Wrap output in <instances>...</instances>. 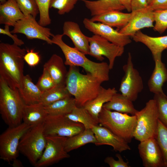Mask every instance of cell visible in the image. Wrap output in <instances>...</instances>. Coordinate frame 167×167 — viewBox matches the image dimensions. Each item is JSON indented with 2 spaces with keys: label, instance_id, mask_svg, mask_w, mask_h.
I'll return each mask as SVG.
<instances>
[{
  "label": "cell",
  "instance_id": "obj_47",
  "mask_svg": "<svg viewBox=\"0 0 167 167\" xmlns=\"http://www.w3.org/2000/svg\"><path fill=\"white\" fill-rule=\"evenodd\" d=\"M7 0H0V3L2 4L5 3Z\"/></svg>",
  "mask_w": 167,
  "mask_h": 167
},
{
  "label": "cell",
  "instance_id": "obj_39",
  "mask_svg": "<svg viewBox=\"0 0 167 167\" xmlns=\"http://www.w3.org/2000/svg\"><path fill=\"white\" fill-rule=\"evenodd\" d=\"M36 85L42 92L56 85L48 71L44 68H43L42 74L39 78Z\"/></svg>",
  "mask_w": 167,
  "mask_h": 167
},
{
  "label": "cell",
  "instance_id": "obj_4",
  "mask_svg": "<svg viewBox=\"0 0 167 167\" xmlns=\"http://www.w3.org/2000/svg\"><path fill=\"white\" fill-rule=\"evenodd\" d=\"M25 105L18 89L11 88L0 77V113L8 126H16L22 122Z\"/></svg>",
  "mask_w": 167,
  "mask_h": 167
},
{
  "label": "cell",
  "instance_id": "obj_31",
  "mask_svg": "<svg viewBox=\"0 0 167 167\" xmlns=\"http://www.w3.org/2000/svg\"><path fill=\"white\" fill-rule=\"evenodd\" d=\"M65 115L70 120L83 124L85 129H92L99 124L84 107L76 106L71 113Z\"/></svg>",
  "mask_w": 167,
  "mask_h": 167
},
{
  "label": "cell",
  "instance_id": "obj_48",
  "mask_svg": "<svg viewBox=\"0 0 167 167\" xmlns=\"http://www.w3.org/2000/svg\"><path fill=\"white\" fill-rule=\"evenodd\" d=\"M153 0H147L148 5L152 2Z\"/></svg>",
  "mask_w": 167,
  "mask_h": 167
},
{
  "label": "cell",
  "instance_id": "obj_30",
  "mask_svg": "<svg viewBox=\"0 0 167 167\" xmlns=\"http://www.w3.org/2000/svg\"><path fill=\"white\" fill-rule=\"evenodd\" d=\"M76 106L75 98L70 96L45 106V108L48 115H66L71 113Z\"/></svg>",
  "mask_w": 167,
  "mask_h": 167
},
{
  "label": "cell",
  "instance_id": "obj_40",
  "mask_svg": "<svg viewBox=\"0 0 167 167\" xmlns=\"http://www.w3.org/2000/svg\"><path fill=\"white\" fill-rule=\"evenodd\" d=\"M116 156L118 158L115 160L112 156H107L104 160L105 162L108 164L110 167H129L128 162L124 161L121 155L118 153L116 154Z\"/></svg>",
  "mask_w": 167,
  "mask_h": 167
},
{
  "label": "cell",
  "instance_id": "obj_5",
  "mask_svg": "<svg viewBox=\"0 0 167 167\" xmlns=\"http://www.w3.org/2000/svg\"><path fill=\"white\" fill-rule=\"evenodd\" d=\"M136 116L112 111L103 107L98 118L99 124L123 138L128 143L133 138L136 124Z\"/></svg>",
  "mask_w": 167,
  "mask_h": 167
},
{
  "label": "cell",
  "instance_id": "obj_2",
  "mask_svg": "<svg viewBox=\"0 0 167 167\" xmlns=\"http://www.w3.org/2000/svg\"><path fill=\"white\" fill-rule=\"evenodd\" d=\"M102 83L91 74H83L76 66H70L65 85L69 93L74 96L76 106L84 107L98 95Z\"/></svg>",
  "mask_w": 167,
  "mask_h": 167
},
{
  "label": "cell",
  "instance_id": "obj_28",
  "mask_svg": "<svg viewBox=\"0 0 167 167\" xmlns=\"http://www.w3.org/2000/svg\"><path fill=\"white\" fill-rule=\"evenodd\" d=\"M132 102L122 94L117 92L109 101L104 105L103 107L110 110L134 115L138 110L134 107Z\"/></svg>",
  "mask_w": 167,
  "mask_h": 167
},
{
  "label": "cell",
  "instance_id": "obj_24",
  "mask_svg": "<svg viewBox=\"0 0 167 167\" xmlns=\"http://www.w3.org/2000/svg\"><path fill=\"white\" fill-rule=\"evenodd\" d=\"M89 11L92 16L113 11H122L125 9L120 0H81Z\"/></svg>",
  "mask_w": 167,
  "mask_h": 167
},
{
  "label": "cell",
  "instance_id": "obj_16",
  "mask_svg": "<svg viewBox=\"0 0 167 167\" xmlns=\"http://www.w3.org/2000/svg\"><path fill=\"white\" fill-rule=\"evenodd\" d=\"M140 142L138 150L143 166L164 167L162 153L155 138H150Z\"/></svg>",
  "mask_w": 167,
  "mask_h": 167
},
{
  "label": "cell",
  "instance_id": "obj_3",
  "mask_svg": "<svg viewBox=\"0 0 167 167\" xmlns=\"http://www.w3.org/2000/svg\"><path fill=\"white\" fill-rule=\"evenodd\" d=\"M63 36L62 34L54 35L51 39L53 43L58 46L63 53L65 65L81 67L102 82L109 80L110 69L109 64L105 62H96L89 60L85 54L65 43L62 40Z\"/></svg>",
  "mask_w": 167,
  "mask_h": 167
},
{
  "label": "cell",
  "instance_id": "obj_1",
  "mask_svg": "<svg viewBox=\"0 0 167 167\" xmlns=\"http://www.w3.org/2000/svg\"><path fill=\"white\" fill-rule=\"evenodd\" d=\"M27 50L14 43H0V77L13 89H20Z\"/></svg>",
  "mask_w": 167,
  "mask_h": 167
},
{
  "label": "cell",
  "instance_id": "obj_23",
  "mask_svg": "<svg viewBox=\"0 0 167 167\" xmlns=\"http://www.w3.org/2000/svg\"><path fill=\"white\" fill-rule=\"evenodd\" d=\"M131 16V13H125L121 11H113L92 16L90 19L94 22L104 24L112 27L117 28L119 30L127 24Z\"/></svg>",
  "mask_w": 167,
  "mask_h": 167
},
{
  "label": "cell",
  "instance_id": "obj_32",
  "mask_svg": "<svg viewBox=\"0 0 167 167\" xmlns=\"http://www.w3.org/2000/svg\"><path fill=\"white\" fill-rule=\"evenodd\" d=\"M70 96H72L68 91L65 84L56 85L42 92L40 102L45 106Z\"/></svg>",
  "mask_w": 167,
  "mask_h": 167
},
{
  "label": "cell",
  "instance_id": "obj_10",
  "mask_svg": "<svg viewBox=\"0 0 167 167\" xmlns=\"http://www.w3.org/2000/svg\"><path fill=\"white\" fill-rule=\"evenodd\" d=\"M89 54L97 60L102 61L105 57L109 60L110 70L113 69L115 59L123 54L124 47L115 45L97 35L88 37Z\"/></svg>",
  "mask_w": 167,
  "mask_h": 167
},
{
  "label": "cell",
  "instance_id": "obj_11",
  "mask_svg": "<svg viewBox=\"0 0 167 167\" xmlns=\"http://www.w3.org/2000/svg\"><path fill=\"white\" fill-rule=\"evenodd\" d=\"M125 74L121 83L119 91L132 102L137 99L143 88V80L138 71L134 68L130 53H128L127 63L123 66Z\"/></svg>",
  "mask_w": 167,
  "mask_h": 167
},
{
  "label": "cell",
  "instance_id": "obj_35",
  "mask_svg": "<svg viewBox=\"0 0 167 167\" xmlns=\"http://www.w3.org/2000/svg\"><path fill=\"white\" fill-rule=\"evenodd\" d=\"M38 6L40 15L38 23L42 26L46 27L51 23L49 15L50 0H36Z\"/></svg>",
  "mask_w": 167,
  "mask_h": 167
},
{
  "label": "cell",
  "instance_id": "obj_15",
  "mask_svg": "<svg viewBox=\"0 0 167 167\" xmlns=\"http://www.w3.org/2000/svg\"><path fill=\"white\" fill-rule=\"evenodd\" d=\"M127 24L118 30L119 32L132 37L140 30L145 28H153L154 11L147 7L131 12Z\"/></svg>",
  "mask_w": 167,
  "mask_h": 167
},
{
  "label": "cell",
  "instance_id": "obj_37",
  "mask_svg": "<svg viewBox=\"0 0 167 167\" xmlns=\"http://www.w3.org/2000/svg\"><path fill=\"white\" fill-rule=\"evenodd\" d=\"M78 0H50V8L58 10L60 15H63L70 12L74 7Z\"/></svg>",
  "mask_w": 167,
  "mask_h": 167
},
{
  "label": "cell",
  "instance_id": "obj_14",
  "mask_svg": "<svg viewBox=\"0 0 167 167\" xmlns=\"http://www.w3.org/2000/svg\"><path fill=\"white\" fill-rule=\"evenodd\" d=\"M83 23L85 27L94 34L99 35L117 45L124 47L131 42L130 36L104 24L94 22L87 18L84 19Z\"/></svg>",
  "mask_w": 167,
  "mask_h": 167
},
{
  "label": "cell",
  "instance_id": "obj_44",
  "mask_svg": "<svg viewBox=\"0 0 167 167\" xmlns=\"http://www.w3.org/2000/svg\"><path fill=\"white\" fill-rule=\"evenodd\" d=\"M148 4L147 0H131V12L147 7Z\"/></svg>",
  "mask_w": 167,
  "mask_h": 167
},
{
  "label": "cell",
  "instance_id": "obj_26",
  "mask_svg": "<svg viewBox=\"0 0 167 167\" xmlns=\"http://www.w3.org/2000/svg\"><path fill=\"white\" fill-rule=\"evenodd\" d=\"M136 42L145 45L150 50L152 55L162 53L167 48V35L152 37L145 34L140 30L132 37Z\"/></svg>",
  "mask_w": 167,
  "mask_h": 167
},
{
  "label": "cell",
  "instance_id": "obj_8",
  "mask_svg": "<svg viewBox=\"0 0 167 167\" xmlns=\"http://www.w3.org/2000/svg\"><path fill=\"white\" fill-rule=\"evenodd\" d=\"M32 127L22 122L10 127L0 135V158L10 163L19 155V146L24 134Z\"/></svg>",
  "mask_w": 167,
  "mask_h": 167
},
{
  "label": "cell",
  "instance_id": "obj_43",
  "mask_svg": "<svg viewBox=\"0 0 167 167\" xmlns=\"http://www.w3.org/2000/svg\"><path fill=\"white\" fill-rule=\"evenodd\" d=\"M148 7L153 11L167 9V0H153Z\"/></svg>",
  "mask_w": 167,
  "mask_h": 167
},
{
  "label": "cell",
  "instance_id": "obj_18",
  "mask_svg": "<svg viewBox=\"0 0 167 167\" xmlns=\"http://www.w3.org/2000/svg\"><path fill=\"white\" fill-rule=\"evenodd\" d=\"M161 54L158 53L152 55L155 67L148 83L149 91L154 94L164 93L162 87L167 81V69L162 61Z\"/></svg>",
  "mask_w": 167,
  "mask_h": 167
},
{
  "label": "cell",
  "instance_id": "obj_20",
  "mask_svg": "<svg viewBox=\"0 0 167 167\" xmlns=\"http://www.w3.org/2000/svg\"><path fill=\"white\" fill-rule=\"evenodd\" d=\"M117 91L114 88H105L102 86L98 95L84 107L98 123V118L104 105L109 101Z\"/></svg>",
  "mask_w": 167,
  "mask_h": 167
},
{
  "label": "cell",
  "instance_id": "obj_13",
  "mask_svg": "<svg viewBox=\"0 0 167 167\" xmlns=\"http://www.w3.org/2000/svg\"><path fill=\"white\" fill-rule=\"evenodd\" d=\"M11 31L13 34L24 35L28 39H38L46 42L49 45L53 44L51 37L54 35L50 28L42 26L35 18L29 15L18 21Z\"/></svg>",
  "mask_w": 167,
  "mask_h": 167
},
{
  "label": "cell",
  "instance_id": "obj_34",
  "mask_svg": "<svg viewBox=\"0 0 167 167\" xmlns=\"http://www.w3.org/2000/svg\"><path fill=\"white\" fill-rule=\"evenodd\" d=\"M158 113V119L167 127V96L165 93L154 94Z\"/></svg>",
  "mask_w": 167,
  "mask_h": 167
},
{
  "label": "cell",
  "instance_id": "obj_6",
  "mask_svg": "<svg viewBox=\"0 0 167 167\" xmlns=\"http://www.w3.org/2000/svg\"><path fill=\"white\" fill-rule=\"evenodd\" d=\"M43 123L29 129L22 136L19 144V152L34 166L41 157L46 144Z\"/></svg>",
  "mask_w": 167,
  "mask_h": 167
},
{
  "label": "cell",
  "instance_id": "obj_46",
  "mask_svg": "<svg viewBox=\"0 0 167 167\" xmlns=\"http://www.w3.org/2000/svg\"><path fill=\"white\" fill-rule=\"evenodd\" d=\"M12 162V163L11 165L14 167H23V165L21 162L17 159L14 160Z\"/></svg>",
  "mask_w": 167,
  "mask_h": 167
},
{
  "label": "cell",
  "instance_id": "obj_41",
  "mask_svg": "<svg viewBox=\"0 0 167 167\" xmlns=\"http://www.w3.org/2000/svg\"><path fill=\"white\" fill-rule=\"evenodd\" d=\"M24 61L30 66H34L37 65L40 61V57L38 53L33 50L27 51L24 57Z\"/></svg>",
  "mask_w": 167,
  "mask_h": 167
},
{
  "label": "cell",
  "instance_id": "obj_7",
  "mask_svg": "<svg viewBox=\"0 0 167 167\" xmlns=\"http://www.w3.org/2000/svg\"><path fill=\"white\" fill-rule=\"evenodd\" d=\"M135 115L137 122L133 135L135 139L141 142L155 138L157 132L158 113L155 100L153 99L148 101L143 109L138 110Z\"/></svg>",
  "mask_w": 167,
  "mask_h": 167
},
{
  "label": "cell",
  "instance_id": "obj_12",
  "mask_svg": "<svg viewBox=\"0 0 167 167\" xmlns=\"http://www.w3.org/2000/svg\"><path fill=\"white\" fill-rule=\"evenodd\" d=\"M46 144L43 152L35 167H46L69 158L70 155L65 149L67 137L57 136H45Z\"/></svg>",
  "mask_w": 167,
  "mask_h": 167
},
{
  "label": "cell",
  "instance_id": "obj_27",
  "mask_svg": "<svg viewBox=\"0 0 167 167\" xmlns=\"http://www.w3.org/2000/svg\"><path fill=\"white\" fill-rule=\"evenodd\" d=\"M19 92L24 103L29 105L40 102L42 93L32 82L29 75H24L21 88Z\"/></svg>",
  "mask_w": 167,
  "mask_h": 167
},
{
  "label": "cell",
  "instance_id": "obj_25",
  "mask_svg": "<svg viewBox=\"0 0 167 167\" xmlns=\"http://www.w3.org/2000/svg\"><path fill=\"white\" fill-rule=\"evenodd\" d=\"M48 115L45 106L40 102L25 105L22 120L23 122L32 127L43 123Z\"/></svg>",
  "mask_w": 167,
  "mask_h": 167
},
{
  "label": "cell",
  "instance_id": "obj_19",
  "mask_svg": "<svg viewBox=\"0 0 167 167\" xmlns=\"http://www.w3.org/2000/svg\"><path fill=\"white\" fill-rule=\"evenodd\" d=\"M62 29L63 36L66 35L71 39L75 48L85 55H89L88 36L82 32L77 23L66 21L63 24Z\"/></svg>",
  "mask_w": 167,
  "mask_h": 167
},
{
  "label": "cell",
  "instance_id": "obj_45",
  "mask_svg": "<svg viewBox=\"0 0 167 167\" xmlns=\"http://www.w3.org/2000/svg\"><path fill=\"white\" fill-rule=\"evenodd\" d=\"M131 0H120L122 4L129 12L131 11Z\"/></svg>",
  "mask_w": 167,
  "mask_h": 167
},
{
  "label": "cell",
  "instance_id": "obj_42",
  "mask_svg": "<svg viewBox=\"0 0 167 167\" xmlns=\"http://www.w3.org/2000/svg\"><path fill=\"white\" fill-rule=\"evenodd\" d=\"M9 26L7 25H5L4 28H0V33L3 35H7L11 37L13 40L14 44L19 46L24 44V42L21 40L19 39L15 34L14 35L11 32L9 29Z\"/></svg>",
  "mask_w": 167,
  "mask_h": 167
},
{
  "label": "cell",
  "instance_id": "obj_9",
  "mask_svg": "<svg viewBox=\"0 0 167 167\" xmlns=\"http://www.w3.org/2000/svg\"><path fill=\"white\" fill-rule=\"evenodd\" d=\"M43 126L45 136L69 137L85 130L83 124L70 120L65 115H48Z\"/></svg>",
  "mask_w": 167,
  "mask_h": 167
},
{
  "label": "cell",
  "instance_id": "obj_21",
  "mask_svg": "<svg viewBox=\"0 0 167 167\" xmlns=\"http://www.w3.org/2000/svg\"><path fill=\"white\" fill-rule=\"evenodd\" d=\"M25 17L15 0H7L0 4V24L14 27Z\"/></svg>",
  "mask_w": 167,
  "mask_h": 167
},
{
  "label": "cell",
  "instance_id": "obj_36",
  "mask_svg": "<svg viewBox=\"0 0 167 167\" xmlns=\"http://www.w3.org/2000/svg\"><path fill=\"white\" fill-rule=\"evenodd\" d=\"M19 9L25 16L31 15L36 18L39 14L36 0H15Z\"/></svg>",
  "mask_w": 167,
  "mask_h": 167
},
{
  "label": "cell",
  "instance_id": "obj_33",
  "mask_svg": "<svg viewBox=\"0 0 167 167\" xmlns=\"http://www.w3.org/2000/svg\"><path fill=\"white\" fill-rule=\"evenodd\" d=\"M155 139L162 153L164 167H167V127L159 119L157 132Z\"/></svg>",
  "mask_w": 167,
  "mask_h": 167
},
{
  "label": "cell",
  "instance_id": "obj_22",
  "mask_svg": "<svg viewBox=\"0 0 167 167\" xmlns=\"http://www.w3.org/2000/svg\"><path fill=\"white\" fill-rule=\"evenodd\" d=\"M62 58L57 54L52 55L43 66L48 71L56 85L65 84L68 71Z\"/></svg>",
  "mask_w": 167,
  "mask_h": 167
},
{
  "label": "cell",
  "instance_id": "obj_29",
  "mask_svg": "<svg viewBox=\"0 0 167 167\" xmlns=\"http://www.w3.org/2000/svg\"><path fill=\"white\" fill-rule=\"evenodd\" d=\"M97 141L92 129H85L72 136L67 137L65 143L66 151L69 152L89 143L95 145Z\"/></svg>",
  "mask_w": 167,
  "mask_h": 167
},
{
  "label": "cell",
  "instance_id": "obj_38",
  "mask_svg": "<svg viewBox=\"0 0 167 167\" xmlns=\"http://www.w3.org/2000/svg\"><path fill=\"white\" fill-rule=\"evenodd\" d=\"M154 11L155 24L153 30L162 34L167 29V9Z\"/></svg>",
  "mask_w": 167,
  "mask_h": 167
},
{
  "label": "cell",
  "instance_id": "obj_17",
  "mask_svg": "<svg viewBox=\"0 0 167 167\" xmlns=\"http://www.w3.org/2000/svg\"><path fill=\"white\" fill-rule=\"evenodd\" d=\"M92 130L97 141L96 145H110L114 151L119 152L131 149L129 143L106 128L98 125L94 126Z\"/></svg>",
  "mask_w": 167,
  "mask_h": 167
}]
</instances>
